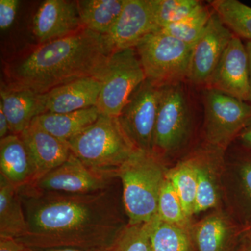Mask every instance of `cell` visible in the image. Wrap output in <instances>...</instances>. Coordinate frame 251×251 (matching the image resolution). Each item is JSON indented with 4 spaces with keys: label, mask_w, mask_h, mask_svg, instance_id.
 Wrapping results in <instances>:
<instances>
[{
    "label": "cell",
    "mask_w": 251,
    "mask_h": 251,
    "mask_svg": "<svg viewBox=\"0 0 251 251\" xmlns=\"http://www.w3.org/2000/svg\"><path fill=\"white\" fill-rule=\"evenodd\" d=\"M166 178L179 196L186 215L193 221L197 195V177L189 155L176 166L169 168Z\"/></svg>",
    "instance_id": "obj_26"
},
{
    "label": "cell",
    "mask_w": 251,
    "mask_h": 251,
    "mask_svg": "<svg viewBox=\"0 0 251 251\" xmlns=\"http://www.w3.org/2000/svg\"><path fill=\"white\" fill-rule=\"evenodd\" d=\"M125 0H78L77 9L82 26L105 35L121 14Z\"/></svg>",
    "instance_id": "obj_24"
},
{
    "label": "cell",
    "mask_w": 251,
    "mask_h": 251,
    "mask_svg": "<svg viewBox=\"0 0 251 251\" xmlns=\"http://www.w3.org/2000/svg\"><path fill=\"white\" fill-rule=\"evenodd\" d=\"M27 232V220L18 190L0 175V237L18 239Z\"/></svg>",
    "instance_id": "obj_22"
},
{
    "label": "cell",
    "mask_w": 251,
    "mask_h": 251,
    "mask_svg": "<svg viewBox=\"0 0 251 251\" xmlns=\"http://www.w3.org/2000/svg\"><path fill=\"white\" fill-rule=\"evenodd\" d=\"M11 134L10 126L7 117L5 115L3 109L0 106V140Z\"/></svg>",
    "instance_id": "obj_36"
},
{
    "label": "cell",
    "mask_w": 251,
    "mask_h": 251,
    "mask_svg": "<svg viewBox=\"0 0 251 251\" xmlns=\"http://www.w3.org/2000/svg\"><path fill=\"white\" fill-rule=\"evenodd\" d=\"M234 36L212 11L205 29L193 46L188 80L196 85H207Z\"/></svg>",
    "instance_id": "obj_11"
},
{
    "label": "cell",
    "mask_w": 251,
    "mask_h": 251,
    "mask_svg": "<svg viewBox=\"0 0 251 251\" xmlns=\"http://www.w3.org/2000/svg\"><path fill=\"white\" fill-rule=\"evenodd\" d=\"M241 146L251 150V123L238 136Z\"/></svg>",
    "instance_id": "obj_37"
},
{
    "label": "cell",
    "mask_w": 251,
    "mask_h": 251,
    "mask_svg": "<svg viewBox=\"0 0 251 251\" xmlns=\"http://www.w3.org/2000/svg\"><path fill=\"white\" fill-rule=\"evenodd\" d=\"M211 14L212 11L203 6L191 16L179 22L168 25L159 31L193 46L205 29Z\"/></svg>",
    "instance_id": "obj_28"
},
{
    "label": "cell",
    "mask_w": 251,
    "mask_h": 251,
    "mask_svg": "<svg viewBox=\"0 0 251 251\" xmlns=\"http://www.w3.org/2000/svg\"><path fill=\"white\" fill-rule=\"evenodd\" d=\"M111 54L102 34L84 27L10 59L4 67L6 82L44 94L82 77L102 80Z\"/></svg>",
    "instance_id": "obj_2"
},
{
    "label": "cell",
    "mask_w": 251,
    "mask_h": 251,
    "mask_svg": "<svg viewBox=\"0 0 251 251\" xmlns=\"http://www.w3.org/2000/svg\"><path fill=\"white\" fill-rule=\"evenodd\" d=\"M0 251H25V249L16 239L0 237Z\"/></svg>",
    "instance_id": "obj_33"
},
{
    "label": "cell",
    "mask_w": 251,
    "mask_h": 251,
    "mask_svg": "<svg viewBox=\"0 0 251 251\" xmlns=\"http://www.w3.org/2000/svg\"><path fill=\"white\" fill-rule=\"evenodd\" d=\"M23 247L25 251H106V250H99V249H86L75 247L29 248L24 247V246Z\"/></svg>",
    "instance_id": "obj_34"
},
{
    "label": "cell",
    "mask_w": 251,
    "mask_h": 251,
    "mask_svg": "<svg viewBox=\"0 0 251 251\" xmlns=\"http://www.w3.org/2000/svg\"><path fill=\"white\" fill-rule=\"evenodd\" d=\"M181 82L161 86L153 152L166 160L186 145L191 114Z\"/></svg>",
    "instance_id": "obj_6"
},
{
    "label": "cell",
    "mask_w": 251,
    "mask_h": 251,
    "mask_svg": "<svg viewBox=\"0 0 251 251\" xmlns=\"http://www.w3.org/2000/svg\"><path fill=\"white\" fill-rule=\"evenodd\" d=\"M161 87L146 79L130 95L118 117L136 149L153 152Z\"/></svg>",
    "instance_id": "obj_9"
},
{
    "label": "cell",
    "mask_w": 251,
    "mask_h": 251,
    "mask_svg": "<svg viewBox=\"0 0 251 251\" xmlns=\"http://www.w3.org/2000/svg\"><path fill=\"white\" fill-rule=\"evenodd\" d=\"M247 229L230 213L214 210L193 225L196 251H236Z\"/></svg>",
    "instance_id": "obj_16"
},
{
    "label": "cell",
    "mask_w": 251,
    "mask_h": 251,
    "mask_svg": "<svg viewBox=\"0 0 251 251\" xmlns=\"http://www.w3.org/2000/svg\"><path fill=\"white\" fill-rule=\"evenodd\" d=\"M230 214L239 224L251 228V150L242 147L229 169Z\"/></svg>",
    "instance_id": "obj_20"
},
{
    "label": "cell",
    "mask_w": 251,
    "mask_h": 251,
    "mask_svg": "<svg viewBox=\"0 0 251 251\" xmlns=\"http://www.w3.org/2000/svg\"><path fill=\"white\" fill-rule=\"evenodd\" d=\"M207 88L247 102L250 90V65L247 46L234 35L211 75Z\"/></svg>",
    "instance_id": "obj_14"
},
{
    "label": "cell",
    "mask_w": 251,
    "mask_h": 251,
    "mask_svg": "<svg viewBox=\"0 0 251 251\" xmlns=\"http://www.w3.org/2000/svg\"><path fill=\"white\" fill-rule=\"evenodd\" d=\"M20 1L18 0H0V28L6 30L16 19Z\"/></svg>",
    "instance_id": "obj_32"
},
{
    "label": "cell",
    "mask_w": 251,
    "mask_h": 251,
    "mask_svg": "<svg viewBox=\"0 0 251 251\" xmlns=\"http://www.w3.org/2000/svg\"><path fill=\"white\" fill-rule=\"evenodd\" d=\"M82 28L77 1L46 0L33 18V34L39 44L64 37Z\"/></svg>",
    "instance_id": "obj_17"
},
{
    "label": "cell",
    "mask_w": 251,
    "mask_h": 251,
    "mask_svg": "<svg viewBox=\"0 0 251 251\" xmlns=\"http://www.w3.org/2000/svg\"><path fill=\"white\" fill-rule=\"evenodd\" d=\"M19 135L25 146L34 170L33 184L61 166L72 153L69 143L46 131L39 124L37 117Z\"/></svg>",
    "instance_id": "obj_15"
},
{
    "label": "cell",
    "mask_w": 251,
    "mask_h": 251,
    "mask_svg": "<svg viewBox=\"0 0 251 251\" xmlns=\"http://www.w3.org/2000/svg\"><path fill=\"white\" fill-rule=\"evenodd\" d=\"M102 88L97 77H85L43 94L44 114H64L96 106Z\"/></svg>",
    "instance_id": "obj_18"
},
{
    "label": "cell",
    "mask_w": 251,
    "mask_h": 251,
    "mask_svg": "<svg viewBox=\"0 0 251 251\" xmlns=\"http://www.w3.org/2000/svg\"><path fill=\"white\" fill-rule=\"evenodd\" d=\"M148 224L152 251H196L193 226L183 227L168 224L157 215Z\"/></svg>",
    "instance_id": "obj_25"
},
{
    "label": "cell",
    "mask_w": 251,
    "mask_h": 251,
    "mask_svg": "<svg viewBox=\"0 0 251 251\" xmlns=\"http://www.w3.org/2000/svg\"><path fill=\"white\" fill-rule=\"evenodd\" d=\"M157 216L165 222L183 227H191L193 223L185 212L178 195L166 178L158 200Z\"/></svg>",
    "instance_id": "obj_29"
},
{
    "label": "cell",
    "mask_w": 251,
    "mask_h": 251,
    "mask_svg": "<svg viewBox=\"0 0 251 251\" xmlns=\"http://www.w3.org/2000/svg\"><path fill=\"white\" fill-rule=\"evenodd\" d=\"M0 97L11 134H21L36 117L44 114L43 94L27 87L1 81Z\"/></svg>",
    "instance_id": "obj_19"
},
{
    "label": "cell",
    "mask_w": 251,
    "mask_h": 251,
    "mask_svg": "<svg viewBox=\"0 0 251 251\" xmlns=\"http://www.w3.org/2000/svg\"><path fill=\"white\" fill-rule=\"evenodd\" d=\"M158 30L191 16L204 5L198 0H153Z\"/></svg>",
    "instance_id": "obj_30"
},
{
    "label": "cell",
    "mask_w": 251,
    "mask_h": 251,
    "mask_svg": "<svg viewBox=\"0 0 251 251\" xmlns=\"http://www.w3.org/2000/svg\"><path fill=\"white\" fill-rule=\"evenodd\" d=\"M135 49L147 79L156 85L187 79L192 46L158 30L143 37Z\"/></svg>",
    "instance_id": "obj_5"
},
{
    "label": "cell",
    "mask_w": 251,
    "mask_h": 251,
    "mask_svg": "<svg viewBox=\"0 0 251 251\" xmlns=\"http://www.w3.org/2000/svg\"><path fill=\"white\" fill-rule=\"evenodd\" d=\"M212 11L240 39L251 41V7L237 0H214Z\"/></svg>",
    "instance_id": "obj_27"
},
{
    "label": "cell",
    "mask_w": 251,
    "mask_h": 251,
    "mask_svg": "<svg viewBox=\"0 0 251 251\" xmlns=\"http://www.w3.org/2000/svg\"><path fill=\"white\" fill-rule=\"evenodd\" d=\"M118 180L90 169L72 153L61 166L29 186L51 192L87 194L107 189Z\"/></svg>",
    "instance_id": "obj_10"
},
{
    "label": "cell",
    "mask_w": 251,
    "mask_h": 251,
    "mask_svg": "<svg viewBox=\"0 0 251 251\" xmlns=\"http://www.w3.org/2000/svg\"><path fill=\"white\" fill-rule=\"evenodd\" d=\"M236 251H251V228L243 233Z\"/></svg>",
    "instance_id": "obj_35"
},
{
    "label": "cell",
    "mask_w": 251,
    "mask_h": 251,
    "mask_svg": "<svg viewBox=\"0 0 251 251\" xmlns=\"http://www.w3.org/2000/svg\"><path fill=\"white\" fill-rule=\"evenodd\" d=\"M106 251H152L148 223H128L117 234Z\"/></svg>",
    "instance_id": "obj_31"
},
{
    "label": "cell",
    "mask_w": 251,
    "mask_h": 251,
    "mask_svg": "<svg viewBox=\"0 0 251 251\" xmlns=\"http://www.w3.org/2000/svg\"><path fill=\"white\" fill-rule=\"evenodd\" d=\"M205 144L226 151L251 123V105L214 89L204 93Z\"/></svg>",
    "instance_id": "obj_8"
},
{
    "label": "cell",
    "mask_w": 251,
    "mask_h": 251,
    "mask_svg": "<svg viewBox=\"0 0 251 251\" xmlns=\"http://www.w3.org/2000/svg\"><path fill=\"white\" fill-rule=\"evenodd\" d=\"M248 53H249V65H250V90H249V99H248V103L251 105V41H248L247 44Z\"/></svg>",
    "instance_id": "obj_38"
},
{
    "label": "cell",
    "mask_w": 251,
    "mask_h": 251,
    "mask_svg": "<svg viewBox=\"0 0 251 251\" xmlns=\"http://www.w3.org/2000/svg\"><path fill=\"white\" fill-rule=\"evenodd\" d=\"M225 151L204 144L189 155L196 170L197 195L194 216L207 210L221 209Z\"/></svg>",
    "instance_id": "obj_13"
},
{
    "label": "cell",
    "mask_w": 251,
    "mask_h": 251,
    "mask_svg": "<svg viewBox=\"0 0 251 251\" xmlns=\"http://www.w3.org/2000/svg\"><path fill=\"white\" fill-rule=\"evenodd\" d=\"M100 115L97 107L94 106L69 113L43 114L37 120L46 131L68 143L97 121Z\"/></svg>",
    "instance_id": "obj_23"
},
{
    "label": "cell",
    "mask_w": 251,
    "mask_h": 251,
    "mask_svg": "<svg viewBox=\"0 0 251 251\" xmlns=\"http://www.w3.org/2000/svg\"><path fill=\"white\" fill-rule=\"evenodd\" d=\"M72 153L94 171L117 177V172L138 150L118 117L99 115L98 120L68 142Z\"/></svg>",
    "instance_id": "obj_4"
},
{
    "label": "cell",
    "mask_w": 251,
    "mask_h": 251,
    "mask_svg": "<svg viewBox=\"0 0 251 251\" xmlns=\"http://www.w3.org/2000/svg\"><path fill=\"white\" fill-rule=\"evenodd\" d=\"M0 171L18 190L34 183L32 165L19 135L10 134L0 140Z\"/></svg>",
    "instance_id": "obj_21"
},
{
    "label": "cell",
    "mask_w": 251,
    "mask_h": 251,
    "mask_svg": "<svg viewBox=\"0 0 251 251\" xmlns=\"http://www.w3.org/2000/svg\"><path fill=\"white\" fill-rule=\"evenodd\" d=\"M158 30L153 0H125L121 14L103 36L112 53L135 48L145 36Z\"/></svg>",
    "instance_id": "obj_12"
},
{
    "label": "cell",
    "mask_w": 251,
    "mask_h": 251,
    "mask_svg": "<svg viewBox=\"0 0 251 251\" xmlns=\"http://www.w3.org/2000/svg\"><path fill=\"white\" fill-rule=\"evenodd\" d=\"M115 184L87 194L51 192L31 186L20 188L27 232L16 240L29 248L106 250L128 223Z\"/></svg>",
    "instance_id": "obj_1"
},
{
    "label": "cell",
    "mask_w": 251,
    "mask_h": 251,
    "mask_svg": "<svg viewBox=\"0 0 251 251\" xmlns=\"http://www.w3.org/2000/svg\"><path fill=\"white\" fill-rule=\"evenodd\" d=\"M169 168L166 160L136 150L117 172L128 223H149L156 217L158 196Z\"/></svg>",
    "instance_id": "obj_3"
},
{
    "label": "cell",
    "mask_w": 251,
    "mask_h": 251,
    "mask_svg": "<svg viewBox=\"0 0 251 251\" xmlns=\"http://www.w3.org/2000/svg\"><path fill=\"white\" fill-rule=\"evenodd\" d=\"M146 79L135 48L112 52L96 106L102 115L118 117L130 95Z\"/></svg>",
    "instance_id": "obj_7"
}]
</instances>
